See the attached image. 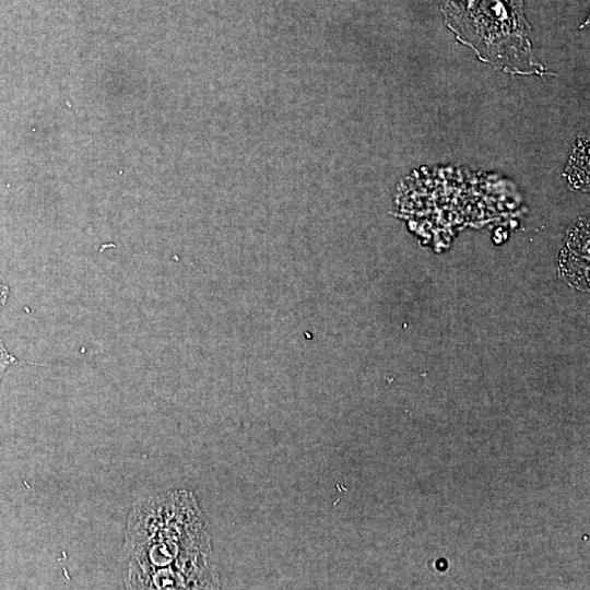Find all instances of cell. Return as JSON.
<instances>
[{
	"instance_id": "cell-1",
	"label": "cell",
	"mask_w": 590,
	"mask_h": 590,
	"mask_svg": "<svg viewBox=\"0 0 590 590\" xmlns=\"http://www.w3.org/2000/svg\"><path fill=\"white\" fill-rule=\"evenodd\" d=\"M123 554L128 589L220 588L208 521L189 491L134 503Z\"/></svg>"
},
{
	"instance_id": "cell-2",
	"label": "cell",
	"mask_w": 590,
	"mask_h": 590,
	"mask_svg": "<svg viewBox=\"0 0 590 590\" xmlns=\"http://www.w3.org/2000/svg\"><path fill=\"white\" fill-rule=\"evenodd\" d=\"M442 12L447 25L461 42L474 47L480 58L506 71L538 69L522 0H445Z\"/></svg>"
},
{
	"instance_id": "cell-3",
	"label": "cell",
	"mask_w": 590,
	"mask_h": 590,
	"mask_svg": "<svg viewBox=\"0 0 590 590\" xmlns=\"http://www.w3.org/2000/svg\"><path fill=\"white\" fill-rule=\"evenodd\" d=\"M9 296V286L0 280V306L3 305ZM16 358L8 352L4 344L0 340V382L8 367L16 363Z\"/></svg>"
}]
</instances>
